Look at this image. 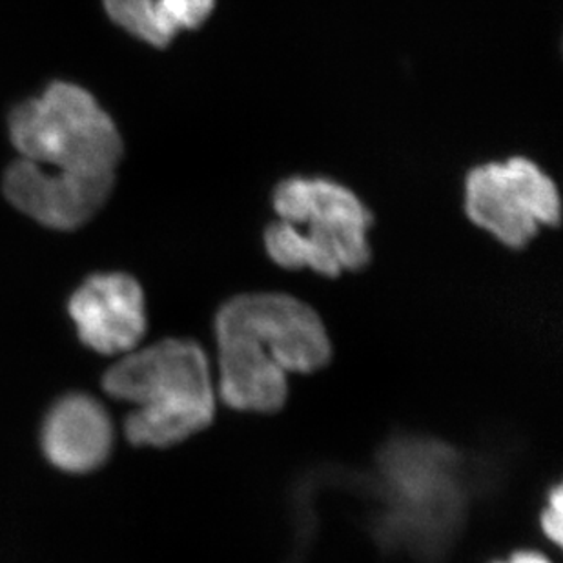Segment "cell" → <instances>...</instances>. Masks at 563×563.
I'll list each match as a JSON object with an SVG mask.
<instances>
[{
  "label": "cell",
  "mask_w": 563,
  "mask_h": 563,
  "mask_svg": "<svg viewBox=\"0 0 563 563\" xmlns=\"http://www.w3.org/2000/svg\"><path fill=\"white\" fill-rule=\"evenodd\" d=\"M462 462L437 441L399 438L377 462L383 534L415 553L445 548L465 507Z\"/></svg>",
  "instance_id": "cell-3"
},
{
  "label": "cell",
  "mask_w": 563,
  "mask_h": 563,
  "mask_svg": "<svg viewBox=\"0 0 563 563\" xmlns=\"http://www.w3.org/2000/svg\"><path fill=\"white\" fill-rule=\"evenodd\" d=\"M563 493L562 487L556 489L549 496V504L543 510L542 529L549 540H553L556 545H562L563 534Z\"/></svg>",
  "instance_id": "cell-12"
},
{
  "label": "cell",
  "mask_w": 563,
  "mask_h": 563,
  "mask_svg": "<svg viewBox=\"0 0 563 563\" xmlns=\"http://www.w3.org/2000/svg\"><path fill=\"white\" fill-rule=\"evenodd\" d=\"M219 396L241 412H276L287 401V373L251 335L216 321Z\"/></svg>",
  "instance_id": "cell-9"
},
{
  "label": "cell",
  "mask_w": 563,
  "mask_h": 563,
  "mask_svg": "<svg viewBox=\"0 0 563 563\" xmlns=\"http://www.w3.org/2000/svg\"><path fill=\"white\" fill-rule=\"evenodd\" d=\"M112 398L137 405L128 416V440L170 446L205 431L216 415L207 354L188 340H165L128 352L102 379Z\"/></svg>",
  "instance_id": "cell-1"
},
{
  "label": "cell",
  "mask_w": 563,
  "mask_h": 563,
  "mask_svg": "<svg viewBox=\"0 0 563 563\" xmlns=\"http://www.w3.org/2000/svg\"><path fill=\"white\" fill-rule=\"evenodd\" d=\"M272 205L279 221L266 229L265 249L283 268L335 277L371 261L373 213L343 185L290 177L277 185Z\"/></svg>",
  "instance_id": "cell-2"
},
{
  "label": "cell",
  "mask_w": 563,
  "mask_h": 563,
  "mask_svg": "<svg viewBox=\"0 0 563 563\" xmlns=\"http://www.w3.org/2000/svg\"><path fill=\"white\" fill-rule=\"evenodd\" d=\"M219 323L254 338L290 374H310L330 360V340L318 313L287 294H243L219 310Z\"/></svg>",
  "instance_id": "cell-6"
},
{
  "label": "cell",
  "mask_w": 563,
  "mask_h": 563,
  "mask_svg": "<svg viewBox=\"0 0 563 563\" xmlns=\"http://www.w3.org/2000/svg\"><path fill=\"white\" fill-rule=\"evenodd\" d=\"M465 212L501 245L523 249L542 227L559 224V188L526 157L487 163L465 181Z\"/></svg>",
  "instance_id": "cell-5"
},
{
  "label": "cell",
  "mask_w": 563,
  "mask_h": 563,
  "mask_svg": "<svg viewBox=\"0 0 563 563\" xmlns=\"http://www.w3.org/2000/svg\"><path fill=\"white\" fill-rule=\"evenodd\" d=\"M501 563H551L545 556L538 553H531V551H521V553H516L510 556L509 562Z\"/></svg>",
  "instance_id": "cell-13"
},
{
  "label": "cell",
  "mask_w": 563,
  "mask_h": 563,
  "mask_svg": "<svg viewBox=\"0 0 563 563\" xmlns=\"http://www.w3.org/2000/svg\"><path fill=\"white\" fill-rule=\"evenodd\" d=\"M113 176H74L19 159L4 176L8 201L55 230L79 229L112 194Z\"/></svg>",
  "instance_id": "cell-7"
},
{
  "label": "cell",
  "mask_w": 563,
  "mask_h": 563,
  "mask_svg": "<svg viewBox=\"0 0 563 563\" xmlns=\"http://www.w3.org/2000/svg\"><path fill=\"white\" fill-rule=\"evenodd\" d=\"M216 0H104L118 26L130 35L163 48L185 30L201 26L212 15Z\"/></svg>",
  "instance_id": "cell-11"
},
{
  "label": "cell",
  "mask_w": 563,
  "mask_h": 563,
  "mask_svg": "<svg viewBox=\"0 0 563 563\" xmlns=\"http://www.w3.org/2000/svg\"><path fill=\"white\" fill-rule=\"evenodd\" d=\"M10 137L22 159L74 176H113L123 141L96 97L54 82L11 112Z\"/></svg>",
  "instance_id": "cell-4"
},
{
  "label": "cell",
  "mask_w": 563,
  "mask_h": 563,
  "mask_svg": "<svg viewBox=\"0 0 563 563\" xmlns=\"http://www.w3.org/2000/svg\"><path fill=\"white\" fill-rule=\"evenodd\" d=\"M69 313L80 341L107 356L135 351L146 332L143 288L126 274L91 276L69 299Z\"/></svg>",
  "instance_id": "cell-8"
},
{
  "label": "cell",
  "mask_w": 563,
  "mask_h": 563,
  "mask_svg": "<svg viewBox=\"0 0 563 563\" xmlns=\"http://www.w3.org/2000/svg\"><path fill=\"white\" fill-rule=\"evenodd\" d=\"M113 426L107 409L86 394H71L49 410L43 427L44 454L66 473H88L107 462Z\"/></svg>",
  "instance_id": "cell-10"
}]
</instances>
